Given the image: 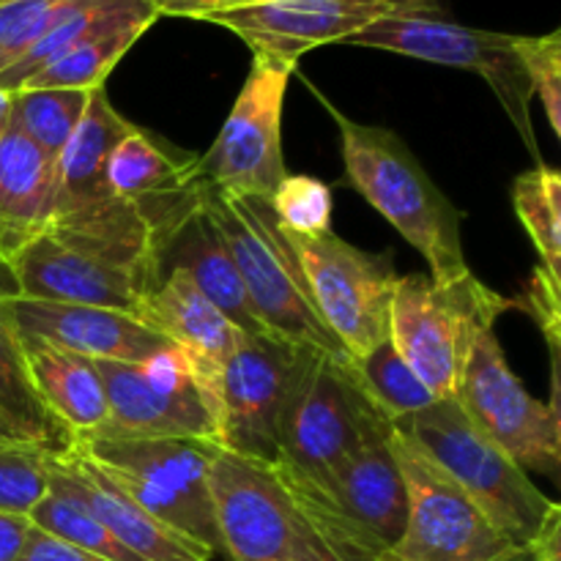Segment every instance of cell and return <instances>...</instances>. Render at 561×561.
I'll return each instance as SVG.
<instances>
[{"mask_svg":"<svg viewBox=\"0 0 561 561\" xmlns=\"http://www.w3.org/2000/svg\"><path fill=\"white\" fill-rule=\"evenodd\" d=\"M195 197L217 228L261 327L329 359L354 362L318 316L294 241L272 203L222 192L203 179H195Z\"/></svg>","mask_w":561,"mask_h":561,"instance_id":"obj_2","label":"cell"},{"mask_svg":"<svg viewBox=\"0 0 561 561\" xmlns=\"http://www.w3.org/2000/svg\"><path fill=\"white\" fill-rule=\"evenodd\" d=\"M274 469H277L299 518L340 561H394L392 546H387L359 520L345 515L310 477L299 474L285 463H274Z\"/></svg>","mask_w":561,"mask_h":561,"instance_id":"obj_26","label":"cell"},{"mask_svg":"<svg viewBox=\"0 0 561 561\" xmlns=\"http://www.w3.org/2000/svg\"><path fill=\"white\" fill-rule=\"evenodd\" d=\"M318 351L268 332H236L217 392V447L277 463L285 405Z\"/></svg>","mask_w":561,"mask_h":561,"instance_id":"obj_9","label":"cell"},{"mask_svg":"<svg viewBox=\"0 0 561 561\" xmlns=\"http://www.w3.org/2000/svg\"><path fill=\"white\" fill-rule=\"evenodd\" d=\"M157 9L159 16H190V20H203L219 11L244 9V5L261 3V0H148Z\"/></svg>","mask_w":561,"mask_h":561,"instance_id":"obj_38","label":"cell"},{"mask_svg":"<svg viewBox=\"0 0 561 561\" xmlns=\"http://www.w3.org/2000/svg\"><path fill=\"white\" fill-rule=\"evenodd\" d=\"M354 365L356 373H359V381L365 383L367 394L376 400L378 409L392 422L436 403L431 389L400 359V354L389 343V337L381 345H376L370 354L356 359Z\"/></svg>","mask_w":561,"mask_h":561,"instance_id":"obj_32","label":"cell"},{"mask_svg":"<svg viewBox=\"0 0 561 561\" xmlns=\"http://www.w3.org/2000/svg\"><path fill=\"white\" fill-rule=\"evenodd\" d=\"M515 49L531 82V93L540 96L548 124L561 135V31H551L548 36H518Z\"/></svg>","mask_w":561,"mask_h":561,"instance_id":"obj_36","label":"cell"},{"mask_svg":"<svg viewBox=\"0 0 561 561\" xmlns=\"http://www.w3.org/2000/svg\"><path fill=\"white\" fill-rule=\"evenodd\" d=\"M16 337L42 340L93 362H148L173 345L126 312L107 307L11 296L5 301Z\"/></svg>","mask_w":561,"mask_h":561,"instance_id":"obj_17","label":"cell"},{"mask_svg":"<svg viewBox=\"0 0 561 561\" xmlns=\"http://www.w3.org/2000/svg\"><path fill=\"white\" fill-rule=\"evenodd\" d=\"M16 294L20 288L14 272L9 263L0 261V416L9 422L20 442L60 455L75 444V436L47 414L27 376L20 337L5 312V301Z\"/></svg>","mask_w":561,"mask_h":561,"instance_id":"obj_24","label":"cell"},{"mask_svg":"<svg viewBox=\"0 0 561 561\" xmlns=\"http://www.w3.org/2000/svg\"><path fill=\"white\" fill-rule=\"evenodd\" d=\"M310 296L329 332L351 359H362L389 337L398 272L392 255H376L348 244L332 230L290 233Z\"/></svg>","mask_w":561,"mask_h":561,"instance_id":"obj_10","label":"cell"},{"mask_svg":"<svg viewBox=\"0 0 561 561\" xmlns=\"http://www.w3.org/2000/svg\"><path fill=\"white\" fill-rule=\"evenodd\" d=\"M277 222L290 233H321L332 230V190L310 175H285L272 195Z\"/></svg>","mask_w":561,"mask_h":561,"instance_id":"obj_35","label":"cell"},{"mask_svg":"<svg viewBox=\"0 0 561 561\" xmlns=\"http://www.w3.org/2000/svg\"><path fill=\"white\" fill-rule=\"evenodd\" d=\"M394 425L389 422L356 447L332 474L312 480L345 515L398 546L409 524V488L394 453Z\"/></svg>","mask_w":561,"mask_h":561,"instance_id":"obj_19","label":"cell"},{"mask_svg":"<svg viewBox=\"0 0 561 561\" xmlns=\"http://www.w3.org/2000/svg\"><path fill=\"white\" fill-rule=\"evenodd\" d=\"M53 203L55 162L11 126L0 140V261L44 233Z\"/></svg>","mask_w":561,"mask_h":561,"instance_id":"obj_22","label":"cell"},{"mask_svg":"<svg viewBox=\"0 0 561 561\" xmlns=\"http://www.w3.org/2000/svg\"><path fill=\"white\" fill-rule=\"evenodd\" d=\"M491 520L499 535L529 551L557 502L540 493L526 471L491 442L455 400H436L392 422Z\"/></svg>","mask_w":561,"mask_h":561,"instance_id":"obj_5","label":"cell"},{"mask_svg":"<svg viewBox=\"0 0 561 561\" xmlns=\"http://www.w3.org/2000/svg\"><path fill=\"white\" fill-rule=\"evenodd\" d=\"M157 20V11H146V14L129 16V20L118 22L113 27H104L96 36L82 42L80 47L60 55L58 60L36 71L31 80L22 82L20 91H27V88H75V91L102 88L110 71L115 69V64L135 47L137 38Z\"/></svg>","mask_w":561,"mask_h":561,"instance_id":"obj_28","label":"cell"},{"mask_svg":"<svg viewBox=\"0 0 561 561\" xmlns=\"http://www.w3.org/2000/svg\"><path fill=\"white\" fill-rule=\"evenodd\" d=\"M135 129L137 126L113 107L104 85L93 88L80 124L55 162V203L49 219L113 201L107 184L110 153Z\"/></svg>","mask_w":561,"mask_h":561,"instance_id":"obj_21","label":"cell"},{"mask_svg":"<svg viewBox=\"0 0 561 561\" xmlns=\"http://www.w3.org/2000/svg\"><path fill=\"white\" fill-rule=\"evenodd\" d=\"M137 321L162 334L190 367L192 378L217 420V392L222 367L233 351L239 329L195 288L186 274L168 272L142 299Z\"/></svg>","mask_w":561,"mask_h":561,"instance_id":"obj_18","label":"cell"},{"mask_svg":"<svg viewBox=\"0 0 561 561\" xmlns=\"http://www.w3.org/2000/svg\"><path fill=\"white\" fill-rule=\"evenodd\" d=\"M82 0H9L0 3V71L9 69Z\"/></svg>","mask_w":561,"mask_h":561,"instance_id":"obj_34","label":"cell"},{"mask_svg":"<svg viewBox=\"0 0 561 561\" xmlns=\"http://www.w3.org/2000/svg\"><path fill=\"white\" fill-rule=\"evenodd\" d=\"M455 403L520 469L559 480L561 409L531 398L510 370L496 332H485L477 343Z\"/></svg>","mask_w":561,"mask_h":561,"instance_id":"obj_14","label":"cell"},{"mask_svg":"<svg viewBox=\"0 0 561 561\" xmlns=\"http://www.w3.org/2000/svg\"><path fill=\"white\" fill-rule=\"evenodd\" d=\"M11 129V93L0 88V140Z\"/></svg>","mask_w":561,"mask_h":561,"instance_id":"obj_42","label":"cell"},{"mask_svg":"<svg viewBox=\"0 0 561 561\" xmlns=\"http://www.w3.org/2000/svg\"><path fill=\"white\" fill-rule=\"evenodd\" d=\"M392 444L409 488V524L392 548L394 561H535L403 433L394 431Z\"/></svg>","mask_w":561,"mask_h":561,"instance_id":"obj_11","label":"cell"},{"mask_svg":"<svg viewBox=\"0 0 561 561\" xmlns=\"http://www.w3.org/2000/svg\"><path fill=\"white\" fill-rule=\"evenodd\" d=\"M31 524L69 546L82 548L88 553L107 561H140L131 551H126L118 540L107 531V526L88 510V504L69 488V482L55 469V455L49 460V491L36 507L31 510Z\"/></svg>","mask_w":561,"mask_h":561,"instance_id":"obj_29","label":"cell"},{"mask_svg":"<svg viewBox=\"0 0 561 561\" xmlns=\"http://www.w3.org/2000/svg\"><path fill=\"white\" fill-rule=\"evenodd\" d=\"M529 553L535 561H561V507L548 515L540 535L531 540Z\"/></svg>","mask_w":561,"mask_h":561,"instance_id":"obj_40","label":"cell"},{"mask_svg":"<svg viewBox=\"0 0 561 561\" xmlns=\"http://www.w3.org/2000/svg\"><path fill=\"white\" fill-rule=\"evenodd\" d=\"M146 11L157 9L148 0H82L58 25L49 27L22 58H16L9 69L0 71V88L9 93L20 91L22 82L31 80L36 71H42L44 66L58 60L60 55L80 47L82 42L96 36L104 27H113L118 22L129 20V16L146 14Z\"/></svg>","mask_w":561,"mask_h":561,"instance_id":"obj_27","label":"cell"},{"mask_svg":"<svg viewBox=\"0 0 561 561\" xmlns=\"http://www.w3.org/2000/svg\"><path fill=\"white\" fill-rule=\"evenodd\" d=\"M296 66L268 55H252L250 75L228 121L201 159L197 179L222 192L272 201L288 168L283 157V104Z\"/></svg>","mask_w":561,"mask_h":561,"instance_id":"obj_12","label":"cell"},{"mask_svg":"<svg viewBox=\"0 0 561 561\" xmlns=\"http://www.w3.org/2000/svg\"><path fill=\"white\" fill-rule=\"evenodd\" d=\"M9 266L25 299L107 307L137 318L157 283L153 222L137 203L113 197L49 219Z\"/></svg>","mask_w":561,"mask_h":561,"instance_id":"obj_1","label":"cell"},{"mask_svg":"<svg viewBox=\"0 0 561 561\" xmlns=\"http://www.w3.org/2000/svg\"><path fill=\"white\" fill-rule=\"evenodd\" d=\"M107 398V422L80 438H206L217 444V420L179 351L148 362H96Z\"/></svg>","mask_w":561,"mask_h":561,"instance_id":"obj_13","label":"cell"},{"mask_svg":"<svg viewBox=\"0 0 561 561\" xmlns=\"http://www.w3.org/2000/svg\"><path fill=\"white\" fill-rule=\"evenodd\" d=\"M20 345L33 389L55 422L75 438L88 436L107 422V398L96 362L42 340H20Z\"/></svg>","mask_w":561,"mask_h":561,"instance_id":"obj_23","label":"cell"},{"mask_svg":"<svg viewBox=\"0 0 561 561\" xmlns=\"http://www.w3.org/2000/svg\"><path fill=\"white\" fill-rule=\"evenodd\" d=\"M91 91L75 88H27L11 93V126L27 137L44 157L58 162L71 131L80 124Z\"/></svg>","mask_w":561,"mask_h":561,"instance_id":"obj_30","label":"cell"},{"mask_svg":"<svg viewBox=\"0 0 561 561\" xmlns=\"http://www.w3.org/2000/svg\"><path fill=\"white\" fill-rule=\"evenodd\" d=\"M296 510V507H294ZM299 515V513H296ZM294 561H340L318 540L316 535L310 531V526L299 518V535H296V546H294Z\"/></svg>","mask_w":561,"mask_h":561,"instance_id":"obj_41","label":"cell"},{"mask_svg":"<svg viewBox=\"0 0 561 561\" xmlns=\"http://www.w3.org/2000/svg\"><path fill=\"white\" fill-rule=\"evenodd\" d=\"M49 460L42 447L0 442V513L31 515L49 491Z\"/></svg>","mask_w":561,"mask_h":561,"instance_id":"obj_33","label":"cell"},{"mask_svg":"<svg viewBox=\"0 0 561 561\" xmlns=\"http://www.w3.org/2000/svg\"><path fill=\"white\" fill-rule=\"evenodd\" d=\"M0 3H9V0H0Z\"/></svg>","mask_w":561,"mask_h":561,"instance_id":"obj_44","label":"cell"},{"mask_svg":"<svg viewBox=\"0 0 561 561\" xmlns=\"http://www.w3.org/2000/svg\"><path fill=\"white\" fill-rule=\"evenodd\" d=\"M16 561H107V559L82 551V548L77 546H69V542L58 540V537L31 526V531H27L25 537V546H22Z\"/></svg>","mask_w":561,"mask_h":561,"instance_id":"obj_37","label":"cell"},{"mask_svg":"<svg viewBox=\"0 0 561 561\" xmlns=\"http://www.w3.org/2000/svg\"><path fill=\"white\" fill-rule=\"evenodd\" d=\"M513 206L520 225L529 233L540 268L548 277L561 279V173L548 168L546 162L537 164L529 173L518 175L513 184Z\"/></svg>","mask_w":561,"mask_h":561,"instance_id":"obj_31","label":"cell"},{"mask_svg":"<svg viewBox=\"0 0 561 561\" xmlns=\"http://www.w3.org/2000/svg\"><path fill=\"white\" fill-rule=\"evenodd\" d=\"M208 491L230 561H294L299 515L274 463L217 447Z\"/></svg>","mask_w":561,"mask_h":561,"instance_id":"obj_15","label":"cell"},{"mask_svg":"<svg viewBox=\"0 0 561 561\" xmlns=\"http://www.w3.org/2000/svg\"><path fill=\"white\" fill-rule=\"evenodd\" d=\"M513 307L515 299L488 288L471 268L447 279L409 274L394 285L389 343L433 398L455 400L480 337Z\"/></svg>","mask_w":561,"mask_h":561,"instance_id":"obj_4","label":"cell"},{"mask_svg":"<svg viewBox=\"0 0 561 561\" xmlns=\"http://www.w3.org/2000/svg\"><path fill=\"white\" fill-rule=\"evenodd\" d=\"M197 179L195 159L173 157L142 129L129 131L113 148L107 162L110 192L121 201L151 206L190 190Z\"/></svg>","mask_w":561,"mask_h":561,"instance_id":"obj_25","label":"cell"},{"mask_svg":"<svg viewBox=\"0 0 561 561\" xmlns=\"http://www.w3.org/2000/svg\"><path fill=\"white\" fill-rule=\"evenodd\" d=\"M340 146L348 184L409 241L431 266L433 279L469 272L460 241L463 211L444 195L403 137L387 126L359 124L337 113Z\"/></svg>","mask_w":561,"mask_h":561,"instance_id":"obj_3","label":"cell"},{"mask_svg":"<svg viewBox=\"0 0 561 561\" xmlns=\"http://www.w3.org/2000/svg\"><path fill=\"white\" fill-rule=\"evenodd\" d=\"M515 42H518L515 33L482 31V27L444 20L438 11H420V14L383 16L356 36H351L345 44L387 49V53L405 55V58L480 75L496 93L499 104L518 129L520 140L526 142L535 162L542 164L540 151H537L535 126H531L535 93H531V82L526 77L524 64H520Z\"/></svg>","mask_w":561,"mask_h":561,"instance_id":"obj_7","label":"cell"},{"mask_svg":"<svg viewBox=\"0 0 561 561\" xmlns=\"http://www.w3.org/2000/svg\"><path fill=\"white\" fill-rule=\"evenodd\" d=\"M389 422L359 381L354 362L312 354L285 405L277 463L323 480Z\"/></svg>","mask_w":561,"mask_h":561,"instance_id":"obj_8","label":"cell"},{"mask_svg":"<svg viewBox=\"0 0 561 561\" xmlns=\"http://www.w3.org/2000/svg\"><path fill=\"white\" fill-rule=\"evenodd\" d=\"M71 447L151 518L217 557L208 466L217 444L206 438H75Z\"/></svg>","mask_w":561,"mask_h":561,"instance_id":"obj_6","label":"cell"},{"mask_svg":"<svg viewBox=\"0 0 561 561\" xmlns=\"http://www.w3.org/2000/svg\"><path fill=\"white\" fill-rule=\"evenodd\" d=\"M420 11H438V0H261L203 20L228 27L252 55L296 66L310 49L348 42L383 16Z\"/></svg>","mask_w":561,"mask_h":561,"instance_id":"obj_16","label":"cell"},{"mask_svg":"<svg viewBox=\"0 0 561 561\" xmlns=\"http://www.w3.org/2000/svg\"><path fill=\"white\" fill-rule=\"evenodd\" d=\"M55 469L69 482L71 491L88 504L93 515L107 526L110 535L135 553L140 561H208L203 548L184 540L173 529L159 524L137 502H131L121 488H115L102 471L88 463L75 447L55 455Z\"/></svg>","mask_w":561,"mask_h":561,"instance_id":"obj_20","label":"cell"},{"mask_svg":"<svg viewBox=\"0 0 561 561\" xmlns=\"http://www.w3.org/2000/svg\"><path fill=\"white\" fill-rule=\"evenodd\" d=\"M31 526L27 515L0 513V561H16Z\"/></svg>","mask_w":561,"mask_h":561,"instance_id":"obj_39","label":"cell"},{"mask_svg":"<svg viewBox=\"0 0 561 561\" xmlns=\"http://www.w3.org/2000/svg\"><path fill=\"white\" fill-rule=\"evenodd\" d=\"M0 442H20V438H16V433L11 431L9 422H5L3 416H0ZM22 444H25V442H22Z\"/></svg>","mask_w":561,"mask_h":561,"instance_id":"obj_43","label":"cell"}]
</instances>
